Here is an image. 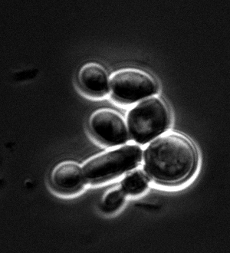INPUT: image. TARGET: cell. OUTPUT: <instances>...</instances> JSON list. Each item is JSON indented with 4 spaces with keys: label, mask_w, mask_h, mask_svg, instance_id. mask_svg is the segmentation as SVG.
I'll list each match as a JSON object with an SVG mask.
<instances>
[{
    "label": "cell",
    "mask_w": 230,
    "mask_h": 253,
    "mask_svg": "<svg viewBox=\"0 0 230 253\" xmlns=\"http://www.w3.org/2000/svg\"><path fill=\"white\" fill-rule=\"evenodd\" d=\"M196 161L193 144L186 137L175 133L157 137L145 150L147 173L165 183L180 181L189 176Z\"/></svg>",
    "instance_id": "6da1fadb"
},
{
    "label": "cell",
    "mask_w": 230,
    "mask_h": 253,
    "mask_svg": "<svg viewBox=\"0 0 230 253\" xmlns=\"http://www.w3.org/2000/svg\"><path fill=\"white\" fill-rule=\"evenodd\" d=\"M90 126L96 135L113 145L124 144L129 138L124 118L114 110H97L91 117Z\"/></svg>",
    "instance_id": "5b68a950"
},
{
    "label": "cell",
    "mask_w": 230,
    "mask_h": 253,
    "mask_svg": "<svg viewBox=\"0 0 230 253\" xmlns=\"http://www.w3.org/2000/svg\"><path fill=\"white\" fill-rule=\"evenodd\" d=\"M125 193L121 189H114L106 195L103 203L104 210L107 212L116 211L125 202Z\"/></svg>",
    "instance_id": "9c48e42d"
},
{
    "label": "cell",
    "mask_w": 230,
    "mask_h": 253,
    "mask_svg": "<svg viewBox=\"0 0 230 253\" xmlns=\"http://www.w3.org/2000/svg\"><path fill=\"white\" fill-rule=\"evenodd\" d=\"M79 80L84 87L96 94H104L109 90V79L107 72L97 64L84 65L79 72Z\"/></svg>",
    "instance_id": "8992f818"
},
{
    "label": "cell",
    "mask_w": 230,
    "mask_h": 253,
    "mask_svg": "<svg viewBox=\"0 0 230 253\" xmlns=\"http://www.w3.org/2000/svg\"><path fill=\"white\" fill-rule=\"evenodd\" d=\"M170 123L165 102L158 97H148L138 103L128 115V130L139 144H146L163 133Z\"/></svg>",
    "instance_id": "7a4b0ae2"
},
{
    "label": "cell",
    "mask_w": 230,
    "mask_h": 253,
    "mask_svg": "<svg viewBox=\"0 0 230 253\" xmlns=\"http://www.w3.org/2000/svg\"><path fill=\"white\" fill-rule=\"evenodd\" d=\"M111 87L114 95L126 101H138L157 91L155 79L138 69H123L114 73Z\"/></svg>",
    "instance_id": "277c9868"
},
{
    "label": "cell",
    "mask_w": 230,
    "mask_h": 253,
    "mask_svg": "<svg viewBox=\"0 0 230 253\" xmlns=\"http://www.w3.org/2000/svg\"><path fill=\"white\" fill-rule=\"evenodd\" d=\"M83 169L76 163H61L54 169L53 183L63 190H72L79 187L83 182Z\"/></svg>",
    "instance_id": "52a82bcc"
},
{
    "label": "cell",
    "mask_w": 230,
    "mask_h": 253,
    "mask_svg": "<svg viewBox=\"0 0 230 253\" xmlns=\"http://www.w3.org/2000/svg\"><path fill=\"white\" fill-rule=\"evenodd\" d=\"M149 178L143 171L138 169L129 173L123 180L122 189L131 195H137L144 191L148 187Z\"/></svg>",
    "instance_id": "ba28073f"
},
{
    "label": "cell",
    "mask_w": 230,
    "mask_h": 253,
    "mask_svg": "<svg viewBox=\"0 0 230 253\" xmlns=\"http://www.w3.org/2000/svg\"><path fill=\"white\" fill-rule=\"evenodd\" d=\"M141 158L142 150L139 146H122L87 161L83 168L84 176L89 180H102L132 169Z\"/></svg>",
    "instance_id": "3957f363"
}]
</instances>
